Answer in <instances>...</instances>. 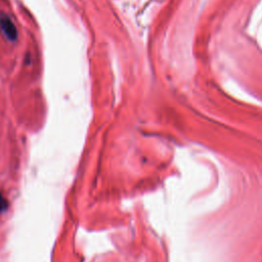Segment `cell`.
I'll return each mask as SVG.
<instances>
[{"label": "cell", "instance_id": "2", "mask_svg": "<svg viewBox=\"0 0 262 262\" xmlns=\"http://www.w3.org/2000/svg\"><path fill=\"white\" fill-rule=\"evenodd\" d=\"M7 206H8V204H7L6 199H5L4 195L0 192V213H1V212H4V211L7 209Z\"/></svg>", "mask_w": 262, "mask_h": 262}, {"label": "cell", "instance_id": "1", "mask_svg": "<svg viewBox=\"0 0 262 262\" xmlns=\"http://www.w3.org/2000/svg\"><path fill=\"white\" fill-rule=\"evenodd\" d=\"M0 28L4 34V36L10 41H14L17 37V31L13 25V23L6 16H0Z\"/></svg>", "mask_w": 262, "mask_h": 262}]
</instances>
